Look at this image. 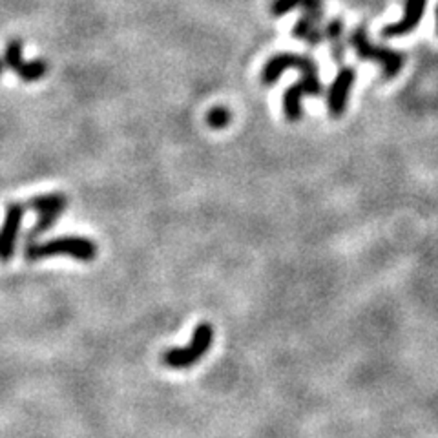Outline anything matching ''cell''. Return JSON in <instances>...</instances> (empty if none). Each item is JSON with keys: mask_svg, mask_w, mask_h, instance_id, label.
Wrapping results in <instances>:
<instances>
[{"mask_svg": "<svg viewBox=\"0 0 438 438\" xmlns=\"http://www.w3.org/2000/svg\"><path fill=\"white\" fill-rule=\"evenodd\" d=\"M70 256L79 262H91L97 256V245L88 238L80 235H62L44 243H27L24 257L27 262H41L44 257Z\"/></svg>", "mask_w": 438, "mask_h": 438, "instance_id": "obj_1", "label": "cell"}, {"mask_svg": "<svg viewBox=\"0 0 438 438\" xmlns=\"http://www.w3.org/2000/svg\"><path fill=\"white\" fill-rule=\"evenodd\" d=\"M349 43H351V46H353V49L356 51L360 59L382 66L385 79H395L396 75L400 73L402 66H404V55L400 51H396V49L385 48V46H376V44L371 43L367 35V27L365 26L356 27L351 33Z\"/></svg>", "mask_w": 438, "mask_h": 438, "instance_id": "obj_2", "label": "cell"}, {"mask_svg": "<svg viewBox=\"0 0 438 438\" xmlns=\"http://www.w3.org/2000/svg\"><path fill=\"white\" fill-rule=\"evenodd\" d=\"M214 342V329L210 323H199L192 334V340L185 347L168 349L163 354V362L170 369H188L198 364L209 353Z\"/></svg>", "mask_w": 438, "mask_h": 438, "instance_id": "obj_3", "label": "cell"}, {"mask_svg": "<svg viewBox=\"0 0 438 438\" xmlns=\"http://www.w3.org/2000/svg\"><path fill=\"white\" fill-rule=\"evenodd\" d=\"M66 205H68V198L60 192L43 194V196H35L33 199H30L27 207L37 212L38 219L37 223L33 224V229L30 230L26 243H33L38 235L48 232L66 210Z\"/></svg>", "mask_w": 438, "mask_h": 438, "instance_id": "obj_4", "label": "cell"}, {"mask_svg": "<svg viewBox=\"0 0 438 438\" xmlns=\"http://www.w3.org/2000/svg\"><path fill=\"white\" fill-rule=\"evenodd\" d=\"M287 70H299L301 73L309 71H318V66L309 55H296V54H279L274 55L267 60V65L262 70V82L263 84H274Z\"/></svg>", "mask_w": 438, "mask_h": 438, "instance_id": "obj_5", "label": "cell"}, {"mask_svg": "<svg viewBox=\"0 0 438 438\" xmlns=\"http://www.w3.org/2000/svg\"><path fill=\"white\" fill-rule=\"evenodd\" d=\"M354 80H356V70L347 66L338 71L334 80H332L329 93H327V106H329V113L332 117L338 119L345 112L349 102V95L353 90Z\"/></svg>", "mask_w": 438, "mask_h": 438, "instance_id": "obj_6", "label": "cell"}, {"mask_svg": "<svg viewBox=\"0 0 438 438\" xmlns=\"http://www.w3.org/2000/svg\"><path fill=\"white\" fill-rule=\"evenodd\" d=\"M24 207L21 203H10L5 209V219L0 229V262H10L15 254V243L21 232Z\"/></svg>", "mask_w": 438, "mask_h": 438, "instance_id": "obj_7", "label": "cell"}, {"mask_svg": "<svg viewBox=\"0 0 438 438\" xmlns=\"http://www.w3.org/2000/svg\"><path fill=\"white\" fill-rule=\"evenodd\" d=\"M426 5H428V0H406L404 16H402L398 22H395V24L385 26L384 30H382V37H402V35H407V33L415 32L418 24H420V21H422Z\"/></svg>", "mask_w": 438, "mask_h": 438, "instance_id": "obj_8", "label": "cell"}, {"mask_svg": "<svg viewBox=\"0 0 438 438\" xmlns=\"http://www.w3.org/2000/svg\"><path fill=\"white\" fill-rule=\"evenodd\" d=\"M298 8H301L310 16H314L316 21L321 24V21H323V0H273L270 13L274 16H284L292 10H298Z\"/></svg>", "mask_w": 438, "mask_h": 438, "instance_id": "obj_9", "label": "cell"}, {"mask_svg": "<svg viewBox=\"0 0 438 438\" xmlns=\"http://www.w3.org/2000/svg\"><path fill=\"white\" fill-rule=\"evenodd\" d=\"M318 26H320V22L316 21L314 16H310L309 13H305L303 11L301 19H299V21L296 22V26H294L292 35L314 48V46L321 44V41L325 38V35L321 33V30Z\"/></svg>", "mask_w": 438, "mask_h": 438, "instance_id": "obj_10", "label": "cell"}, {"mask_svg": "<svg viewBox=\"0 0 438 438\" xmlns=\"http://www.w3.org/2000/svg\"><path fill=\"white\" fill-rule=\"evenodd\" d=\"M325 38L331 46L332 60L342 65L345 57V44H343V21L342 19H332L329 26L325 27Z\"/></svg>", "mask_w": 438, "mask_h": 438, "instance_id": "obj_11", "label": "cell"}, {"mask_svg": "<svg viewBox=\"0 0 438 438\" xmlns=\"http://www.w3.org/2000/svg\"><path fill=\"white\" fill-rule=\"evenodd\" d=\"M24 80H37L46 73V62L44 60H32V62H24L21 70L16 71Z\"/></svg>", "mask_w": 438, "mask_h": 438, "instance_id": "obj_12", "label": "cell"}, {"mask_svg": "<svg viewBox=\"0 0 438 438\" xmlns=\"http://www.w3.org/2000/svg\"><path fill=\"white\" fill-rule=\"evenodd\" d=\"M5 65L10 66L13 71H19L21 70V66L24 65V60H22V46L19 41H13V43L8 44V48H5Z\"/></svg>", "mask_w": 438, "mask_h": 438, "instance_id": "obj_13", "label": "cell"}, {"mask_svg": "<svg viewBox=\"0 0 438 438\" xmlns=\"http://www.w3.org/2000/svg\"><path fill=\"white\" fill-rule=\"evenodd\" d=\"M207 123H209V126H212V128H224L227 124L230 123V112L227 110V108H212L209 112V117H207Z\"/></svg>", "mask_w": 438, "mask_h": 438, "instance_id": "obj_14", "label": "cell"}, {"mask_svg": "<svg viewBox=\"0 0 438 438\" xmlns=\"http://www.w3.org/2000/svg\"><path fill=\"white\" fill-rule=\"evenodd\" d=\"M437 33H438V5H437Z\"/></svg>", "mask_w": 438, "mask_h": 438, "instance_id": "obj_15", "label": "cell"}, {"mask_svg": "<svg viewBox=\"0 0 438 438\" xmlns=\"http://www.w3.org/2000/svg\"><path fill=\"white\" fill-rule=\"evenodd\" d=\"M0 75H2V62H0Z\"/></svg>", "mask_w": 438, "mask_h": 438, "instance_id": "obj_16", "label": "cell"}]
</instances>
